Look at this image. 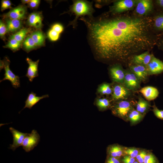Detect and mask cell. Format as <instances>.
Here are the masks:
<instances>
[{
  "label": "cell",
  "mask_w": 163,
  "mask_h": 163,
  "mask_svg": "<svg viewBox=\"0 0 163 163\" xmlns=\"http://www.w3.org/2000/svg\"><path fill=\"white\" fill-rule=\"evenodd\" d=\"M91 47L101 57L123 61L152 47V21L147 17L105 14L81 17Z\"/></svg>",
  "instance_id": "cell-1"
},
{
  "label": "cell",
  "mask_w": 163,
  "mask_h": 163,
  "mask_svg": "<svg viewBox=\"0 0 163 163\" xmlns=\"http://www.w3.org/2000/svg\"><path fill=\"white\" fill-rule=\"evenodd\" d=\"M71 11L74 13L76 17L74 22H76L80 16L88 15L92 17L94 10L91 4L88 1L77 0L75 1L70 8Z\"/></svg>",
  "instance_id": "cell-2"
},
{
  "label": "cell",
  "mask_w": 163,
  "mask_h": 163,
  "mask_svg": "<svg viewBox=\"0 0 163 163\" xmlns=\"http://www.w3.org/2000/svg\"><path fill=\"white\" fill-rule=\"evenodd\" d=\"M0 61L1 70L4 68L5 73L4 75V78L1 80L0 82L8 80L11 82L12 86L15 88L20 87V77L16 75L10 69L9 67L10 62L8 58L5 57L3 60Z\"/></svg>",
  "instance_id": "cell-3"
},
{
  "label": "cell",
  "mask_w": 163,
  "mask_h": 163,
  "mask_svg": "<svg viewBox=\"0 0 163 163\" xmlns=\"http://www.w3.org/2000/svg\"><path fill=\"white\" fill-rule=\"evenodd\" d=\"M131 103L126 101L119 102L112 109L113 114L125 121L128 120L129 115L133 109Z\"/></svg>",
  "instance_id": "cell-4"
},
{
  "label": "cell",
  "mask_w": 163,
  "mask_h": 163,
  "mask_svg": "<svg viewBox=\"0 0 163 163\" xmlns=\"http://www.w3.org/2000/svg\"><path fill=\"white\" fill-rule=\"evenodd\" d=\"M40 136L36 130H33L24 138L22 146L26 152L31 151L38 144L40 141Z\"/></svg>",
  "instance_id": "cell-5"
},
{
  "label": "cell",
  "mask_w": 163,
  "mask_h": 163,
  "mask_svg": "<svg viewBox=\"0 0 163 163\" xmlns=\"http://www.w3.org/2000/svg\"><path fill=\"white\" fill-rule=\"evenodd\" d=\"M145 67L148 75L158 74L163 72V62L152 55L150 62Z\"/></svg>",
  "instance_id": "cell-6"
},
{
  "label": "cell",
  "mask_w": 163,
  "mask_h": 163,
  "mask_svg": "<svg viewBox=\"0 0 163 163\" xmlns=\"http://www.w3.org/2000/svg\"><path fill=\"white\" fill-rule=\"evenodd\" d=\"M135 2L132 0H122L115 2L111 8L113 13H122L132 8Z\"/></svg>",
  "instance_id": "cell-7"
},
{
  "label": "cell",
  "mask_w": 163,
  "mask_h": 163,
  "mask_svg": "<svg viewBox=\"0 0 163 163\" xmlns=\"http://www.w3.org/2000/svg\"><path fill=\"white\" fill-rule=\"evenodd\" d=\"M27 8L25 6L20 5L11 9L9 11L4 14V18L21 20L25 17Z\"/></svg>",
  "instance_id": "cell-8"
},
{
  "label": "cell",
  "mask_w": 163,
  "mask_h": 163,
  "mask_svg": "<svg viewBox=\"0 0 163 163\" xmlns=\"http://www.w3.org/2000/svg\"><path fill=\"white\" fill-rule=\"evenodd\" d=\"M140 81L132 72H125L123 83L125 87L129 90H135L140 87Z\"/></svg>",
  "instance_id": "cell-9"
},
{
  "label": "cell",
  "mask_w": 163,
  "mask_h": 163,
  "mask_svg": "<svg viewBox=\"0 0 163 163\" xmlns=\"http://www.w3.org/2000/svg\"><path fill=\"white\" fill-rule=\"evenodd\" d=\"M9 129L13 136V143L12 144L10 145L9 149L14 151L16 148L22 145L24 138L29 133L20 132L12 127H10Z\"/></svg>",
  "instance_id": "cell-10"
},
{
  "label": "cell",
  "mask_w": 163,
  "mask_h": 163,
  "mask_svg": "<svg viewBox=\"0 0 163 163\" xmlns=\"http://www.w3.org/2000/svg\"><path fill=\"white\" fill-rule=\"evenodd\" d=\"M26 61L28 64V67L25 76L28 78L30 82H32L34 78L39 76L38 66L39 60L34 61L27 57Z\"/></svg>",
  "instance_id": "cell-11"
},
{
  "label": "cell",
  "mask_w": 163,
  "mask_h": 163,
  "mask_svg": "<svg viewBox=\"0 0 163 163\" xmlns=\"http://www.w3.org/2000/svg\"><path fill=\"white\" fill-rule=\"evenodd\" d=\"M124 147L114 144L109 145L107 148V155L121 159L125 155Z\"/></svg>",
  "instance_id": "cell-12"
},
{
  "label": "cell",
  "mask_w": 163,
  "mask_h": 163,
  "mask_svg": "<svg viewBox=\"0 0 163 163\" xmlns=\"http://www.w3.org/2000/svg\"><path fill=\"white\" fill-rule=\"evenodd\" d=\"M130 69L140 81H145L148 75L145 66L136 64L132 66Z\"/></svg>",
  "instance_id": "cell-13"
},
{
  "label": "cell",
  "mask_w": 163,
  "mask_h": 163,
  "mask_svg": "<svg viewBox=\"0 0 163 163\" xmlns=\"http://www.w3.org/2000/svg\"><path fill=\"white\" fill-rule=\"evenodd\" d=\"M139 92L148 101L156 99L158 96L159 92L156 88L151 86H147L142 88Z\"/></svg>",
  "instance_id": "cell-14"
},
{
  "label": "cell",
  "mask_w": 163,
  "mask_h": 163,
  "mask_svg": "<svg viewBox=\"0 0 163 163\" xmlns=\"http://www.w3.org/2000/svg\"><path fill=\"white\" fill-rule=\"evenodd\" d=\"M129 90L125 86L117 85L113 90V97L115 100L126 99L129 94Z\"/></svg>",
  "instance_id": "cell-15"
},
{
  "label": "cell",
  "mask_w": 163,
  "mask_h": 163,
  "mask_svg": "<svg viewBox=\"0 0 163 163\" xmlns=\"http://www.w3.org/2000/svg\"><path fill=\"white\" fill-rule=\"evenodd\" d=\"M151 1L142 0L139 1L136 8V12L140 15H144L149 11L152 8Z\"/></svg>",
  "instance_id": "cell-16"
},
{
  "label": "cell",
  "mask_w": 163,
  "mask_h": 163,
  "mask_svg": "<svg viewBox=\"0 0 163 163\" xmlns=\"http://www.w3.org/2000/svg\"><path fill=\"white\" fill-rule=\"evenodd\" d=\"M36 95V93H34L32 91L29 94L27 99L25 102V105L22 110L26 108L31 109L40 100L49 97V95L48 94H45L40 97L37 96Z\"/></svg>",
  "instance_id": "cell-17"
},
{
  "label": "cell",
  "mask_w": 163,
  "mask_h": 163,
  "mask_svg": "<svg viewBox=\"0 0 163 163\" xmlns=\"http://www.w3.org/2000/svg\"><path fill=\"white\" fill-rule=\"evenodd\" d=\"M42 15L37 12L31 14L29 16L27 23L29 26L37 29H39L42 27Z\"/></svg>",
  "instance_id": "cell-18"
},
{
  "label": "cell",
  "mask_w": 163,
  "mask_h": 163,
  "mask_svg": "<svg viewBox=\"0 0 163 163\" xmlns=\"http://www.w3.org/2000/svg\"><path fill=\"white\" fill-rule=\"evenodd\" d=\"M110 74L113 80L118 83L123 82L125 72L120 66H118L112 67L110 69Z\"/></svg>",
  "instance_id": "cell-19"
},
{
  "label": "cell",
  "mask_w": 163,
  "mask_h": 163,
  "mask_svg": "<svg viewBox=\"0 0 163 163\" xmlns=\"http://www.w3.org/2000/svg\"><path fill=\"white\" fill-rule=\"evenodd\" d=\"M152 55L148 51H146L140 54L135 55L133 58V62L136 64L145 66L150 62Z\"/></svg>",
  "instance_id": "cell-20"
},
{
  "label": "cell",
  "mask_w": 163,
  "mask_h": 163,
  "mask_svg": "<svg viewBox=\"0 0 163 163\" xmlns=\"http://www.w3.org/2000/svg\"><path fill=\"white\" fill-rule=\"evenodd\" d=\"M6 21L7 32H12L19 29L22 26L20 20L7 18Z\"/></svg>",
  "instance_id": "cell-21"
},
{
  "label": "cell",
  "mask_w": 163,
  "mask_h": 163,
  "mask_svg": "<svg viewBox=\"0 0 163 163\" xmlns=\"http://www.w3.org/2000/svg\"><path fill=\"white\" fill-rule=\"evenodd\" d=\"M30 36L37 46H42L44 44L46 36L42 31L36 30L32 33Z\"/></svg>",
  "instance_id": "cell-22"
},
{
  "label": "cell",
  "mask_w": 163,
  "mask_h": 163,
  "mask_svg": "<svg viewBox=\"0 0 163 163\" xmlns=\"http://www.w3.org/2000/svg\"><path fill=\"white\" fill-rule=\"evenodd\" d=\"M143 115L139 112L133 109L129 113L128 117L132 125H135L140 122L143 118Z\"/></svg>",
  "instance_id": "cell-23"
},
{
  "label": "cell",
  "mask_w": 163,
  "mask_h": 163,
  "mask_svg": "<svg viewBox=\"0 0 163 163\" xmlns=\"http://www.w3.org/2000/svg\"><path fill=\"white\" fill-rule=\"evenodd\" d=\"M149 104L148 102L142 98H140L136 105V110L143 115L149 108Z\"/></svg>",
  "instance_id": "cell-24"
},
{
  "label": "cell",
  "mask_w": 163,
  "mask_h": 163,
  "mask_svg": "<svg viewBox=\"0 0 163 163\" xmlns=\"http://www.w3.org/2000/svg\"><path fill=\"white\" fill-rule=\"evenodd\" d=\"M29 32V30L28 29L26 28H23L11 35L9 37V39H14L21 43Z\"/></svg>",
  "instance_id": "cell-25"
},
{
  "label": "cell",
  "mask_w": 163,
  "mask_h": 163,
  "mask_svg": "<svg viewBox=\"0 0 163 163\" xmlns=\"http://www.w3.org/2000/svg\"><path fill=\"white\" fill-rule=\"evenodd\" d=\"M23 45L24 50L27 53L35 49L37 46L30 36L26 38Z\"/></svg>",
  "instance_id": "cell-26"
},
{
  "label": "cell",
  "mask_w": 163,
  "mask_h": 163,
  "mask_svg": "<svg viewBox=\"0 0 163 163\" xmlns=\"http://www.w3.org/2000/svg\"><path fill=\"white\" fill-rule=\"evenodd\" d=\"M7 43L4 46V47L9 48L13 51H16L20 48L21 43L14 39H9Z\"/></svg>",
  "instance_id": "cell-27"
},
{
  "label": "cell",
  "mask_w": 163,
  "mask_h": 163,
  "mask_svg": "<svg viewBox=\"0 0 163 163\" xmlns=\"http://www.w3.org/2000/svg\"><path fill=\"white\" fill-rule=\"evenodd\" d=\"M140 150L135 147H124V153L125 155L129 156L132 158H135L139 153Z\"/></svg>",
  "instance_id": "cell-28"
},
{
  "label": "cell",
  "mask_w": 163,
  "mask_h": 163,
  "mask_svg": "<svg viewBox=\"0 0 163 163\" xmlns=\"http://www.w3.org/2000/svg\"><path fill=\"white\" fill-rule=\"evenodd\" d=\"M96 105L100 110H104L109 108L110 106L109 100L106 98L99 99L96 102Z\"/></svg>",
  "instance_id": "cell-29"
},
{
  "label": "cell",
  "mask_w": 163,
  "mask_h": 163,
  "mask_svg": "<svg viewBox=\"0 0 163 163\" xmlns=\"http://www.w3.org/2000/svg\"><path fill=\"white\" fill-rule=\"evenodd\" d=\"M143 163H160L157 157L152 152H148L145 157Z\"/></svg>",
  "instance_id": "cell-30"
},
{
  "label": "cell",
  "mask_w": 163,
  "mask_h": 163,
  "mask_svg": "<svg viewBox=\"0 0 163 163\" xmlns=\"http://www.w3.org/2000/svg\"><path fill=\"white\" fill-rule=\"evenodd\" d=\"M98 91L101 93L105 94H109L112 92V89L110 85L107 84H104L101 85Z\"/></svg>",
  "instance_id": "cell-31"
},
{
  "label": "cell",
  "mask_w": 163,
  "mask_h": 163,
  "mask_svg": "<svg viewBox=\"0 0 163 163\" xmlns=\"http://www.w3.org/2000/svg\"><path fill=\"white\" fill-rule=\"evenodd\" d=\"M47 35L50 40L54 41L57 40L59 39L60 34L51 29L48 31Z\"/></svg>",
  "instance_id": "cell-32"
},
{
  "label": "cell",
  "mask_w": 163,
  "mask_h": 163,
  "mask_svg": "<svg viewBox=\"0 0 163 163\" xmlns=\"http://www.w3.org/2000/svg\"><path fill=\"white\" fill-rule=\"evenodd\" d=\"M154 26L157 29H163V15L158 16L155 18Z\"/></svg>",
  "instance_id": "cell-33"
},
{
  "label": "cell",
  "mask_w": 163,
  "mask_h": 163,
  "mask_svg": "<svg viewBox=\"0 0 163 163\" xmlns=\"http://www.w3.org/2000/svg\"><path fill=\"white\" fill-rule=\"evenodd\" d=\"M148 152L145 150H140L139 153L135 158L139 163H143L145 157Z\"/></svg>",
  "instance_id": "cell-34"
},
{
  "label": "cell",
  "mask_w": 163,
  "mask_h": 163,
  "mask_svg": "<svg viewBox=\"0 0 163 163\" xmlns=\"http://www.w3.org/2000/svg\"><path fill=\"white\" fill-rule=\"evenodd\" d=\"M7 32L6 25L2 21H0V36L1 38H4Z\"/></svg>",
  "instance_id": "cell-35"
},
{
  "label": "cell",
  "mask_w": 163,
  "mask_h": 163,
  "mask_svg": "<svg viewBox=\"0 0 163 163\" xmlns=\"http://www.w3.org/2000/svg\"><path fill=\"white\" fill-rule=\"evenodd\" d=\"M153 111L158 118L163 120V110H159L154 105L153 107Z\"/></svg>",
  "instance_id": "cell-36"
},
{
  "label": "cell",
  "mask_w": 163,
  "mask_h": 163,
  "mask_svg": "<svg viewBox=\"0 0 163 163\" xmlns=\"http://www.w3.org/2000/svg\"><path fill=\"white\" fill-rule=\"evenodd\" d=\"M11 3L9 0H4L2 1L1 10L3 11L5 9L11 8Z\"/></svg>",
  "instance_id": "cell-37"
},
{
  "label": "cell",
  "mask_w": 163,
  "mask_h": 163,
  "mask_svg": "<svg viewBox=\"0 0 163 163\" xmlns=\"http://www.w3.org/2000/svg\"><path fill=\"white\" fill-rule=\"evenodd\" d=\"M104 163H122L121 159L107 156Z\"/></svg>",
  "instance_id": "cell-38"
},
{
  "label": "cell",
  "mask_w": 163,
  "mask_h": 163,
  "mask_svg": "<svg viewBox=\"0 0 163 163\" xmlns=\"http://www.w3.org/2000/svg\"><path fill=\"white\" fill-rule=\"evenodd\" d=\"M121 160L122 163H134L136 159L129 156L125 155L121 158Z\"/></svg>",
  "instance_id": "cell-39"
},
{
  "label": "cell",
  "mask_w": 163,
  "mask_h": 163,
  "mask_svg": "<svg viewBox=\"0 0 163 163\" xmlns=\"http://www.w3.org/2000/svg\"><path fill=\"white\" fill-rule=\"evenodd\" d=\"M51 29L60 34L63 30L64 28L62 25L59 23H56L53 24Z\"/></svg>",
  "instance_id": "cell-40"
},
{
  "label": "cell",
  "mask_w": 163,
  "mask_h": 163,
  "mask_svg": "<svg viewBox=\"0 0 163 163\" xmlns=\"http://www.w3.org/2000/svg\"><path fill=\"white\" fill-rule=\"evenodd\" d=\"M40 1L39 0H31L28 3L29 6L32 8H36L39 6Z\"/></svg>",
  "instance_id": "cell-41"
},
{
  "label": "cell",
  "mask_w": 163,
  "mask_h": 163,
  "mask_svg": "<svg viewBox=\"0 0 163 163\" xmlns=\"http://www.w3.org/2000/svg\"><path fill=\"white\" fill-rule=\"evenodd\" d=\"M157 2L160 6L163 7V0H158Z\"/></svg>",
  "instance_id": "cell-42"
},
{
  "label": "cell",
  "mask_w": 163,
  "mask_h": 163,
  "mask_svg": "<svg viewBox=\"0 0 163 163\" xmlns=\"http://www.w3.org/2000/svg\"><path fill=\"white\" fill-rule=\"evenodd\" d=\"M21 2L23 4H25L26 3H28L30 1V0H21Z\"/></svg>",
  "instance_id": "cell-43"
},
{
  "label": "cell",
  "mask_w": 163,
  "mask_h": 163,
  "mask_svg": "<svg viewBox=\"0 0 163 163\" xmlns=\"http://www.w3.org/2000/svg\"><path fill=\"white\" fill-rule=\"evenodd\" d=\"M134 163H139V162H138L137 161H136Z\"/></svg>",
  "instance_id": "cell-44"
}]
</instances>
